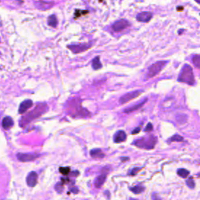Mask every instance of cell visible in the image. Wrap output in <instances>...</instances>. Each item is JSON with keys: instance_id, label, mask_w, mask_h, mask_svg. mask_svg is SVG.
<instances>
[{"instance_id": "cell-1", "label": "cell", "mask_w": 200, "mask_h": 200, "mask_svg": "<svg viewBox=\"0 0 200 200\" xmlns=\"http://www.w3.org/2000/svg\"><path fill=\"white\" fill-rule=\"evenodd\" d=\"M47 110H48V105H46V103L38 104L33 110L31 111L29 114L25 115L22 118L20 124L21 127H24L25 125L27 124L28 123H30L31 121H32L33 120L36 119V118L39 117L41 115H42Z\"/></svg>"}, {"instance_id": "cell-2", "label": "cell", "mask_w": 200, "mask_h": 200, "mask_svg": "<svg viewBox=\"0 0 200 200\" xmlns=\"http://www.w3.org/2000/svg\"><path fill=\"white\" fill-rule=\"evenodd\" d=\"M178 81L184 82L190 85H193L195 84V78H194L193 70L191 66L188 64H185L183 67L178 77Z\"/></svg>"}, {"instance_id": "cell-3", "label": "cell", "mask_w": 200, "mask_h": 200, "mask_svg": "<svg viewBox=\"0 0 200 200\" xmlns=\"http://www.w3.org/2000/svg\"><path fill=\"white\" fill-rule=\"evenodd\" d=\"M157 138L155 137L154 135H150L147 137H143V138L138 139L133 142V145L137 146L138 148L145 149H152L155 147V145L156 144Z\"/></svg>"}, {"instance_id": "cell-4", "label": "cell", "mask_w": 200, "mask_h": 200, "mask_svg": "<svg viewBox=\"0 0 200 200\" xmlns=\"http://www.w3.org/2000/svg\"><path fill=\"white\" fill-rule=\"evenodd\" d=\"M167 64V61H159V62L153 63L149 68L147 78H153L156 75H157L163 68L165 67Z\"/></svg>"}, {"instance_id": "cell-5", "label": "cell", "mask_w": 200, "mask_h": 200, "mask_svg": "<svg viewBox=\"0 0 200 200\" xmlns=\"http://www.w3.org/2000/svg\"><path fill=\"white\" fill-rule=\"evenodd\" d=\"M142 93V91H140V90H137V91H134V92H128L127 94H125L123 96L120 98L119 102L120 104H124V103H127L128 102H130L131 100L135 99L137 97H138L139 95Z\"/></svg>"}, {"instance_id": "cell-6", "label": "cell", "mask_w": 200, "mask_h": 200, "mask_svg": "<svg viewBox=\"0 0 200 200\" xmlns=\"http://www.w3.org/2000/svg\"><path fill=\"white\" fill-rule=\"evenodd\" d=\"M40 156V155L38 153H22L19 152L16 154V157L18 160L20 162H31V161H34L36 160L37 158Z\"/></svg>"}, {"instance_id": "cell-7", "label": "cell", "mask_w": 200, "mask_h": 200, "mask_svg": "<svg viewBox=\"0 0 200 200\" xmlns=\"http://www.w3.org/2000/svg\"><path fill=\"white\" fill-rule=\"evenodd\" d=\"M130 25V23L127 21V20L121 19L119 20H116L114 24L112 25V28H113V30L114 31L120 32V31H121L127 28Z\"/></svg>"}, {"instance_id": "cell-8", "label": "cell", "mask_w": 200, "mask_h": 200, "mask_svg": "<svg viewBox=\"0 0 200 200\" xmlns=\"http://www.w3.org/2000/svg\"><path fill=\"white\" fill-rule=\"evenodd\" d=\"M38 182V173L31 171L27 177V184L29 187H35Z\"/></svg>"}, {"instance_id": "cell-9", "label": "cell", "mask_w": 200, "mask_h": 200, "mask_svg": "<svg viewBox=\"0 0 200 200\" xmlns=\"http://www.w3.org/2000/svg\"><path fill=\"white\" fill-rule=\"evenodd\" d=\"M152 17V14L150 12H141L136 16V19L139 22H149Z\"/></svg>"}, {"instance_id": "cell-10", "label": "cell", "mask_w": 200, "mask_h": 200, "mask_svg": "<svg viewBox=\"0 0 200 200\" xmlns=\"http://www.w3.org/2000/svg\"><path fill=\"white\" fill-rule=\"evenodd\" d=\"M33 105V102L31 99H26L24 102H22L21 104L20 105L19 107V114H25L28 109L31 107Z\"/></svg>"}, {"instance_id": "cell-11", "label": "cell", "mask_w": 200, "mask_h": 200, "mask_svg": "<svg viewBox=\"0 0 200 200\" xmlns=\"http://www.w3.org/2000/svg\"><path fill=\"white\" fill-rule=\"evenodd\" d=\"M90 46H91L89 44H82V45H78V46H68V48H70L74 53H78V52L85 51L88 49H89Z\"/></svg>"}, {"instance_id": "cell-12", "label": "cell", "mask_w": 200, "mask_h": 200, "mask_svg": "<svg viewBox=\"0 0 200 200\" xmlns=\"http://www.w3.org/2000/svg\"><path fill=\"white\" fill-rule=\"evenodd\" d=\"M126 138H127V135H126V133L124 131H118L114 135V139L116 143H120V142H122V141H124L126 140Z\"/></svg>"}, {"instance_id": "cell-13", "label": "cell", "mask_w": 200, "mask_h": 200, "mask_svg": "<svg viewBox=\"0 0 200 200\" xmlns=\"http://www.w3.org/2000/svg\"><path fill=\"white\" fill-rule=\"evenodd\" d=\"M146 101H147V99H145L144 101H142V102H141V103H137V104L133 105L132 106H131V107H128V108L125 109L124 113L125 114H131V113H132L134 111L138 110H139V109L146 103Z\"/></svg>"}, {"instance_id": "cell-14", "label": "cell", "mask_w": 200, "mask_h": 200, "mask_svg": "<svg viewBox=\"0 0 200 200\" xmlns=\"http://www.w3.org/2000/svg\"><path fill=\"white\" fill-rule=\"evenodd\" d=\"M14 122L13 120V119L10 117V116H5L3 120V122H2V125H3V127L5 129V130H8L10 127H13Z\"/></svg>"}, {"instance_id": "cell-15", "label": "cell", "mask_w": 200, "mask_h": 200, "mask_svg": "<svg viewBox=\"0 0 200 200\" xmlns=\"http://www.w3.org/2000/svg\"><path fill=\"white\" fill-rule=\"evenodd\" d=\"M105 179H106V173H102L98 177L95 181V185L96 188H100L105 182Z\"/></svg>"}, {"instance_id": "cell-16", "label": "cell", "mask_w": 200, "mask_h": 200, "mask_svg": "<svg viewBox=\"0 0 200 200\" xmlns=\"http://www.w3.org/2000/svg\"><path fill=\"white\" fill-rule=\"evenodd\" d=\"M90 155L93 158H103L105 156V154L102 152V150L99 149H92V151L90 152Z\"/></svg>"}, {"instance_id": "cell-17", "label": "cell", "mask_w": 200, "mask_h": 200, "mask_svg": "<svg viewBox=\"0 0 200 200\" xmlns=\"http://www.w3.org/2000/svg\"><path fill=\"white\" fill-rule=\"evenodd\" d=\"M92 67L94 70H99L100 68L103 67L102 63L100 62L99 56H96L94 58V60H92Z\"/></svg>"}, {"instance_id": "cell-18", "label": "cell", "mask_w": 200, "mask_h": 200, "mask_svg": "<svg viewBox=\"0 0 200 200\" xmlns=\"http://www.w3.org/2000/svg\"><path fill=\"white\" fill-rule=\"evenodd\" d=\"M48 24H49V26H51V27H56L57 24H58L56 16V15H53V14L51 15V16H49V18H48Z\"/></svg>"}, {"instance_id": "cell-19", "label": "cell", "mask_w": 200, "mask_h": 200, "mask_svg": "<svg viewBox=\"0 0 200 200\" xmlns=\"http://www.w3.org/2000/svg\"><path fill=\"white\" fill-rule=\"evenodd\" d=\"M130 189L135 194H140L145 190V188L143 186H141V185H136V186L131 188Z\"/></svg>"}, {"instance_id": "cell-20", "label": "cell", "mask_w": 200, "mask_h": 200, "mask_svg": "<svg viewBox=\"0 0 200 200\" xmlns=\"http://www.w3.org/2000/svg\"><path fill=\"white\" fill-rule=\"evenodd\" d=\"M178 174L183 178H188V176L189 175V171L185 169H179L178 170Z\"/></svg>"}, {"instance_id": "cell-21", "label": "cell", "mask_w": 200, "mask_h": 200, "mask_svg": "<svg viewBox=\"0 0 200 200\" xmlns=\"http://www.w3.org/2000/svg\"><path fill=\"white\" fill-rule=\"evenodd\" d=\"M192 62L196 67L200 69V56H195L192 59Z\"/></svg>"}, {"instance_id": "cell-22", "label": "cell", "mask_w": 200, "mask_h": 200, "mask_svg": "<svg viewBox=\"0 0 200 200\" xmlns=\"http://www.w3.org/2000/svg\"><path fill=\"white\" fill-rule=\"evenodd\" d=\"M184 141V138L178 135H173V137L170 138V141Z\"/></svg>"}, {"instance_id": "cell-23", "label": "cell", "mask_w": 200, "mask_h": 200, "mask_svg": "<svg viewBox=\"0 0 200 200\" xmlns=\"http://www.w3.org/2000/svg\"><path fill=\"white\" fill-rule=\"evenodd\" d=\"M59 171L63 175H68L70 172V167H60Z\"/></svg>"}, {"instance_id": "cell-24", "label": "cell", "mask_w": 200, "mask_h": 200, "mask_svg": "<svg viewBox=\"0 0 200 200\" xmlns=\"http://www.w3.org/2000/svg\"><path fill=\"white\" fill-rule=\"evenodd\" d=\"M186 184L190 188H195V181L192 179V178H190L189 179H188V181H186Z\"/></svg>"}, {"instance_id": "cell-25", "label": "cell", "mask_w": 200, "mask_h": 200, "mask_svg": "<svg viewBox=\"0 0 200 200\" xmlns=\"http://www.w3.org/2000/svg\"><path fill=\"white\" fill-rule=\"evenodd\" d=\"M153 130V127H152V124L151 123H149L148 124L146 125V128H145V131L146 132H149V131H152Z\"/></svg>"}, {"instance_id": "cell-26", "label": "cell", "mask_w": 200, "mask_h": 200, "mask_svg": "<svg viewBox=\"0 0 200 200\" xmlns=\"http://www.w3.org/2000/svg\"><path fill=\"white\" fill-rule=\"evenodd\" d=\"M141 170L140 167H135V168H134V169H132V170H131L130 173H129V174H130V175H132V176L135 175V174L138 173V171H139V170Z\"/></svg>"}, {"instance_id": "cell-27", "label": "cell", "mask_w": 200, "mask_h": 200, "mask_svg": "<svg viewBox=\"0 0 200 200\" xmlns=\"http://www.w3.org/2000/svg\"><path fill=\"white\" fill-rule=\"evenodd\" d=\"M56 189L58 192H61L63 190V184L61 183H57L56 186Z\"/></svg>"}, {"instance_id": "cell-28", "label": "cell", "mask_w": 200, "mask_h": 200, "mask_svg": "<svg viewBox=\"0 0 200 200\" xmlns=\"http://www.w3.org/2000/svg\"><path fill=\"white\" fill-rule=\"evenodd\" d=\"M140 131H141V127H136L135 129H134V130L131 131V134H132V135H136V134H138Z\"/></svg>"}, {"instance_id": "cell-29", "label": "cell", "mask_w": 200, "mask_h": 200, "mask_svg": "<svg viewBox=\"0 0 200 200\" xmlns=\"http://www.w3.org/2000/svg\"><path fill=\"white\" fill-rule=\"evenodd\" d=\"M78 12H79V13H80V14H77V13H76V14H75V15H76L75 18H76V17H77V16H78V17H79L81 14H82V15H84V14H88V11H85V12H84V11L78 10Z\"/></svg>"}, {"instance_id": "cell-30", "label": "cell", "mask_w": 200, "mask_h": 200, "mask_svg": "<svg viewBox=\"0 0 200 200\" xmlns=\"http://www.w3.org/2000/svg\"><path fill=\"white\" fill-rule=\"evenodd\" d=\"M152 200H161L159 195H156V194H152Z\"/></svg>"}, {"instance_id": "cell-31", "label": "cell", "mask_w": 200, "mask_h": 200, "mask_svg": "<svg viewBox=\"0 0 200 200\" xmlns=\"http://www.w3.org/2000/svg\"><path fill=\"white\" fill-rule=\"evenodd\" d=\"M129 160L128 158H121L122 161H124V160Z\"/></svg>"}, {"instance_id": "cell-32", "label": "cell", "mask_w": 200, "mask_h": 200, "mask_svg": "<svg viewBox=\"0 0 200 200\" xmlns=\"http://www.w3.org/2000/svg\"><path fill=\"white\" fill-rule=\"evenodd\" d=\"M183 10V7H180V8H178V10Z\"/></svg>"}, {"instance_id": "cell-33", "label": "cell", "mask_w": 200, "mask_h": 200, "mask_svg": "<svg viewBox=\"0 0 200 200\" xmlns=\"http://www.w3.org/2000/svg\"><path fill=\"white\" fill-rule=\"evenodd\" d=\"M196 3H200V1H196Z\"/></svg>"}, {"instance_id": "cell-34", "label": "cell", "mask_w": 200, "mask_h": 200, "mask_svg": "<svg viewBox=\"0 0 200 200\" xmlns=\"http://www.w3.org/2000/svg\"><path fill=\"white\" fill-rule=\"evenodd\" d=\"M130 200H137V199H131Z\"/></svg>"}, {"instance_id": "cell-35", "label": "cell", "mask_w": 200, "mask_h": 200, "mask_svg": "<svg viewBox=\"0 0 200 200\" xmlns=\"http://www.w3.org/2000/svg\"><path fill=\"white\" fill-rule=\"evenodd\" d=\"M199 177H200V173H199Z\"/></svg>"}]
</instances>
